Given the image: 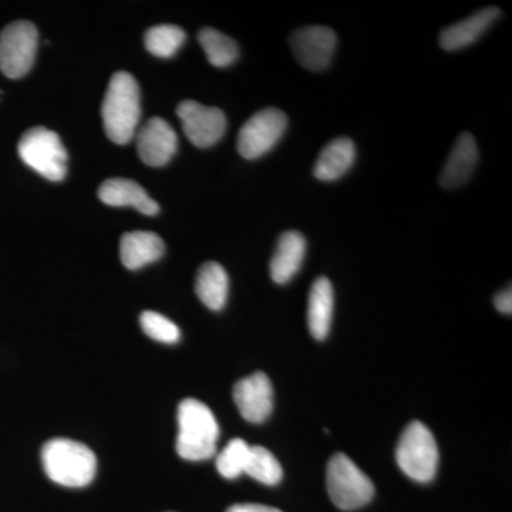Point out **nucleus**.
<instances>
[{
    "label": "nucleus",
    "mask_w": 512,
    "mask_h": 512,
    "mask_svg": "<svg viewBox=\"0 0 512 512\" xmlns=\"http://www.w3.org/2000/svg\"><path fill=\"white\" fill-rule=\"evenodd\" d=\"M101 116L107 137L113 143L127 144L133 140L141 116L140 87L133 74H113L104 94Z\"/></svg>",
    "instance_id": "f257e3e1"
},
{
    "label": "nucleus",
    "mask_w": 512,
    "mask_h": 512,
    "mask_svg": "<svg viewBox=\"0 0 512 512\" xmlns=\"http://www.w3.org/2000/svg\"><path fill=\"white\" fill-rule=\"evenodd\" d=\"M178 456L188 461L208 460L217 451L220 426L207 404L185 399L178 406Z\"/></svg>",
    "instance_id": "f03ea898"
},
{
    "label": "nucleus",
    "mask_w": 512,
    "mask_h": 512,
    "mask_svg": "<svg viewBox=\"0 0 512 512\" xmlns=\"http://www.w3.org/2000/svg\"><path fill=\"white\" fill-rule=\"evenodd\" d=\"M46 476L63 487H86L96 477L97 458L86 444L69 439L47 441L42 448Z\"/></svg>",
    "instance_id": "7ed1b4c3"
},
{
    "label": "nucleus",
    "mask_w": 512,
    "mask_h": 512,
    "mask_svg": "<svg viewBox=\"0 0 512 512\" xmlns=\"http://www.w3.org/2000/svg\"><path fill=\"white\" fill-rule=\"evenodd\" d=\"M439 457V447L429 427L413 421L404 429L397 444L396 460L407 477L430 483L436 477Z\"/></svg>",
    "instance_id": "20e7f679"
},
{
    "label": "nucleus",
    "mask_w": 512,
    "mask_h": 512,
    "mask_svg": "<svg viewBox=\"0 0 512 512\" xmlns=\"http://www.w3.org/2000/svg\"><path fill=\"white\" fill-rule=\"evenodd\" d=\"M326 484L332 503L340 510L365 507L375 495L372 480L346 454H335L328 463Z\"/></svg>",
    "instance_id": "39448f33"
},
{
    "label": "nucleus",
    "mask_w": 512,
    "mask_h": 512,
    "mask_svg": "<svg viewBox=\"0 0 512 512\" xmlns=\"http://www.w3.org/2000/svg\"><path fill=\"white\" fill-rule=\"evenodd\" d=\"M19 156L23 163L50 181H60L67 173V151L55 131L33 127L20 138Z\"/></svg>",
    "instance_id": "423d86ee"
},
{
    "label": "nucleus",
    "mask_w": 512,
    "mask_h": 512,
    "mask_svg": "<svg viewBox=\"0 0 512 512\" xmlns=\"http://www.w3.org/2000/svg\"><path fill=\"white\" fill-rule=\"evenodd\" d=\"M36 26L26 20L10 23L0 32V70L9 79L26 76L35 63Z\"/></svg>",
    "instance_id": "0eeeda50"
},
{
    "label": "nucleus",
    "mask_w": 512,
    "mask_h": 512,
    "mask_svg": "<svg viewBox=\"0 0 512 512\" xmlns=\"http://www.w3.org/2000/svg\"><path fill=\"white\" fill-rule=\"evenodd\" d=\"M286 128L288 117L284 111L275 107L258 111L239 130V154L247 160L265 156L279 143Z\"/></svg>",
    "instance_id": "6e6552de"
},
{
    "label": "nucleus",
    "mask_w": 512,
    "mask_h": 512,
    "mask_svg": "<svg viewBox=\"0 0 512 512\" xmlns=\"http://www.w3.org/2000/svg\"><path fill=\"white\" fill-rule=\"evenodd\" d=\"M177 116L188 140L198 148L214 146L227 130V117L218 107H207L194 100L178 104Z\"/></svg>",
    "instance_id": "1a4fd4ad"
},
{
    "label": "nucleus",
    "mask_w": 512,
    "mask_h": 512,
    "mask_svg": "<svg viewBox=\"0 0 512 512\" xmlns=\"http://www.w3.org/2000/svg\"><path fill=\"white\" fill-rule=\"evenodd\" d=\"M289 45L301 66L311 72H322L332 62L338 39L326 26H306L292 33Z\"/></svg>",
    "instance_id": "9d476101"
},
{
    "label": "nucleus",
    "mask_w": 512,
    "mask_h": 512,
    "mask_svg": "<svg viewBox=\"0 0 512 512\" xmlns=\"http://www.w3.org/2000/svg\"><path fill=\"white\" fill-rule=\"evenodd\" d=\"M232 396L239 413L249 423H264L274 409V387L269 377L262 372L252 373L239 380Z\"/></svg>",
    "instance_id": "9b49d317"
},
{
    "label": "nucleus",
    "mask_w": 512,
    "mask_h": 512,
    "mask_svg": "<svg viewBox=\"0 0 512 512\" xmlns=\"http://www.w3.org/2000/svg\"><path fill=\"white\" fill-rule=\"evenodd\" d=\"M178 138L173 127L160 117L148 120L137 131V151L141 161L151 167H163L177 153Z\"/></svg>",
    "instance_id": "f8f14e48"
},
{
    "label": "nucleus",
    "mask_w": 512,
    "mask_h": 512,
    "mask_svg": "<svg viewBox=\"0 0 512 512\" xmlns=\"http://www.w3.org/2000/svg\"><path fill=\"white\" fill-rule=\"evenodd\" d=\"M501 10L490 6L478 10L474 15L461 20L456 25L448 26L440 35V45L447 52H457L464 47L473 45L481 36L487 32V29L500 18Z\"/></svg>",
    "instance_id": "ddd939ff"
},
{
    "label": "nucleus",
    "mask_w": 512,
    "mask_h": 512,
    "mask_svg": "<svg viewBox=\"0 0 512 512\" xmlns=\"http://www.w3.org/2000/svg\"><path fill=\"white\" fill-rule=\"evenodd\" d=\"M478 163L476 138L470 133L461 134L448 156L440 175L441 187L454 190L467 183Z\"/></svg>",
    "instance_id": "4468645a"
},
{
    "label": "nucleus",
    "mask_w": 512,
    "mask_h": 512,
    "mask_svg": "<svg viewBox=\"0 0 512 512\" xmlns=\"http://www.w3.org/2000/svg\"><path fill=\"white\" fill-rule=\"evenodd\" d=\"M99 198L110 207H133L144 215H156L160 207L136 181L110 178L99 188Z\"/></svg>",
    "instance_id": "2eb2a0df"
},
{
    "label": "nucleus",
    "mask_w": 512,
    "mask_h": 512,
    "mask_svg": "<svg viewBox=\"0 0 512 512\" xmlns=\"http://www.w3.org/2000/svg\"><path fill=\"white\" fill-rule=\"evenodd\" d=\"M306 254V239L301 232L286 231L278 239L271 259V276L275 284L284 285L298 274Z\"/></svg>",
    "instance_id": "dca6fc26"
},
{
    "label": "nucleus",
    "mask_w": 512,
    "mask_h": 512,
    "mask_svg": "<svg viewBox=\"0 0 512 512\" xmlns=\"http://www.w3.org/2000/svg\"><path fill=\"white\" fill-rule=\"evenodd\" d=\"M164 241L154 232H127L121 237L120 258L128 269H140L158 261L164 254Z\"/></svg>",
    "instance_id": "f3484780"
},
{
    "label": "nucleus",
    "mask_w": 512,
    "mask_h": 512,
    "mask_svg": "<svg viewBox=\"0 0 512 512\" xmlns=\"http://www.w3.org/2000/svg\"><path fill=\"white\" fill-rule=\"evenodd\" d=\"M356 160L355 143L348 137L336 138L320 151L313 174L320 181L339 180L348 173Z\"/></svg>",
    "instance_id": "a211bd4d"
},
{
    "label": "nucleus",
    "mask_w": 512,
    "mask_h": 512,
    "mask_svg": "<svg viewBox=\"0 0 512 512\" xmlns=\"http://www.w3.org/2000/svg\"><path fill=\"white\" fill-rule=\"evenodd\" d=\"M335 293L328 278L320 276L309 293L308 326L313 338L325 340L332 326Z\"/></svg>",
    "instance_id": "6ab92c4d"
},
{
    "label": "nucleus",
    "mask_w": 512,
    "mask_h": 512,
    "mask_svg": "<svg viewBox=\"0 0 512 512\" xmlns=\"http://www.w3.org/2000/svg\"><path fill=\"white\" fill-rule=\"evenodd\" d=\"M228 291V274L220 264L207 262L201 266L195 279V292L208 309L221 311L227 303Z\"/></svg>",
    "instance_id": "aec40b11"
},
{
    "label": "nucleus",
    "mask_w": 512,
    "mask_h": 512,
    "mask_svg": "<svg viewBox=\"0 0 512 512\" xmlns=\"http://www.w3.org/2000/svg\"><path fill=\"white\" fill-rule=\"evenodd\" d=\"M198 40L212 66L228 67L238 59L239 49L235 40L218 30L204 28L198 33Z\"/></svg>",
    "instance_id": "412c9836"
},
{
    "label": "nucleus",
    "mask_w": 512,
    "mask_h": 512,
    "mask_svg": "<svg viewBox=\"0 0 512 512\" xmlns=\"http://www.w3.org/2000/svg\"><path fill=\"white\" fill-rule=\"evenodd\" d=\"M245 474L259 481V483L276 485L281 483L284 470H282L281 463L276 460V457L268 448L251 446Z\"/></svg>",
    "instance_id": "4be33fe9"
},
{
    "label": "nucleus",
    "mask_w": 512,
    "mask_h": 512,
    "mask_svg": "<svg viewBox=\"0 0 512 512\" xmlns=\"http://www.w3.org/2000/svg\"><path fill=\"white\" fill-rule=\"evenodd\" d=\"M184 30L174 25H160L148 29L144 36V43L151 55L168 59L174 56L184 45Z\"/></svg>",
    "instance_id": "5701e85b"
},
{
    "label": "nucleus",
    "mask_w": 512,
    "mask_h": 512,
    "mask_svg": "<svg viewBox=\"0 0 512 512\" xmlns=\"http://www.w3.org/2000/svg\"><path fill=\"white\" fill-rule=\"evenodd\" d=\"M251 446L247 441L234 439L229 441L227 447L221 451L217 458V470L222 477L234 480L241 474H245Z\"/></svg>",
    "instance_id": "b1692460"
},
{
    "label": "nucleus",
    "mask_w": 512,
    "mask_h": 512,
    "mask_svg": "<svg viewBox=\"0 0 512 512\" xmlns=\"http://www.w3.org/2000/svg\"><path fill=\"white\" fill-rule=\"evenodd\" d=\"M140 323L148 338L157 340V342L173 345L180 340L181 333L178 326L161 313L143 312L140 316Z\"/></svg>",
    "instance_id": "393cba45"
},
{
    "label": "nucleus",
    "mask_w": 512,
    "mask_h": 512,
    "mask_svg": "<svg viewBox=\"0 0 512 512\" xmlns=\"http://www.w3.org/2000/svg\"><path fill=\"white\" fill-rule=\"evenodd\" d=\"M495 308L505 315H511L512 312V293L511 289H505V291L498 293L494 299Z\"/></svg>",
    "instance_id": "a878e982"
},
{
    "label": "nucleus",
    "mask_w": 512,
    "mask_h": 512,
    "mask_svg": "<svg viewBox=\"0 0 512 512\" xmlns=\"http://www.w3.org/2000/svg\"><path fill=\"white\" fill-rule=\"evenodd\" d=\"M227 512H282L278 508L261 504H237L229 507Z\"/></svg>",
    "instance_id": "bb28decb"
}]
</instances>
